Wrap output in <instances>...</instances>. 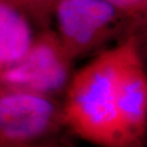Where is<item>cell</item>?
Here are the masks:
<instances>
[{"label":"cell","mask_w":147,"mask_h":147,"mask_svg":"<svg viewBox=\"0 0 147 147\" xmlns=\"http://www.w3.org/2000/svg\"><path fill=\"white\" fill-rule=\"evenodd\" d=\"M120 115L127 147H136L147 129V79L131 45L120 81Z\"/></svg>","instance_id":"3"},{"label":"cell","mask_w":147,"mask_h":147,"mask_svg":"<svg viewBox=\"0 0 147 147\" xmlns=\"http://www.w3.org/2000/svg\"><path fill=\"white\" fill-rule=\"evenodd\" d=\"M31 33L26 22L11 8H0V61L10 67L24 58L31 50Z\"/></svg>","instance_id":"6"},{"label":"cell","mask_w":147,"mask_h":147,"mask_svg":"<svg viewBox=\"0 0 147 147\" xmlns=\"http://www.w3.org/2000/svg\"><path fill=\"white\" fill-rule=\"evenodd\" d=\"M131 45L106 51L72 82L64 118L79 135L105 147H127L120 115L122 68Z\"/></svg>","instance_id":"1"},{"label":"cell","mask_w":147,"mask_h":147,"mask_svg":"<svg viewBox=\"0 0 147 147\" xmlns=\"http://www.w3.org/2000/svg\"><path fill=\"white\" fill-rule=\"evenodd\" d=\"M53 108L44 97L12 92L0 99V130L7 142L21 143L39 135L48 126Z\"/></svg>","instance_id":"2"},{"label":"cell","mask_w":147,"mask_h":147,"mask_svg":"<svg viewBox=\"0 0 147 147\" xmlns=\"http://www.w3.org/2000/svg\"><path fill=\"white\" fill-rule=\"evenodd\" d=\"M113 16L107 0H62L58 8L59 24L65 36L84 45Z\"/></svg>","instance_id":"5"},{"label":"cell","mask_w":147,"mask_h":147,"mask_svg":"<svg viewBox=\"0 0 147 147\" xmlns=\"http://www.w3.org/2000/svg\"><path fill=\"white\" fill-rule=\"evenodd\" d=\"M109 3L119 7H126V5H131L136 3L138 0H107Z\"/></svg>","instance_id":"7"},{"label":"cell","mask_w":147,"mask_h":147,"mask_svg":"<svg viewBox=\"0 0 147 147\" xmlns=\"http://www.w3.org/2000/svg\"><path fill=\"white\" fill-rule=\"evenodd\" d=\"M1 76L5 84L48 92L64 84L67 67L57 48L42 42L32 47L19 62L7 67Z\"/></svg>","instance_id":"4"}]
</instances>
